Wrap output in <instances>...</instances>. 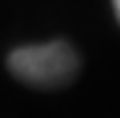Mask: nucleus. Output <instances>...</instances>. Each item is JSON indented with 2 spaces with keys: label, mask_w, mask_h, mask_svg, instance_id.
<instances>
[{
  "label": "nucleus",
  "mask_w": 120,
  "mask_h": 118,
  "mask_svg": "<svg viewBox=\"0 0 120 118\" xmlns=\"http://www.w3.org/2000/svg\"><path fill=\"white\" fill-rule=\"evenodd\" d=\"M8 68L23 82L36 87H57L76 74L78 59L65 42H51L13 51Z\"/></svg>",
  "instance_id": "obj_1"
},
{
  "label": "nucleus",
  "mask_w": 120,
  "mask_h": 118,
  "mask_svg": "<svg viewBox=\"0 0 120 118\" xmlns=\"http://www.w3.org/2000/svg\"><path fill=\"white\" fill-rule=\"evenodd\" d=\"M114 6H116V15H118V19H120V0H114Z\"/></svg>",
  "instance_id": "obj_2"
}]
</instances>
